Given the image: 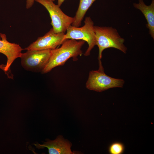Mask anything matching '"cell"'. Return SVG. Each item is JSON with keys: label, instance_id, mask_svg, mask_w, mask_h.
<instances>
[{"label": "cell", "instance_id": "6da1fadb", "mask_svg": "<svg viewBox=\"0 0 154 154\" xmlns=\"http://www.w3.org/2000/svg\"><path fill=\"white\" fill-rule=\"evenodd\" d=\"M85 42L84 40L73 39L64 40L60 47L51 50L49 61L42 73H47L55 67L64 65L70 58L74 61L77 60L78 56L82 54L81 48Z\"/></svg>", "mask_w": 154, "mask_h": 154}, {"label": "cell", "instance_id": "7a4b0ae2", "mask_svg": "<svg viewBox=\"0 0 154 154\" xmlns=\"http://www.w3.org/2000/svg\"><path fill=\"white\" fill-rule=\"evenodd\" d=\"M96 45L99 48L98 59L101 62L103 50L109 48H114L125 54L127 48L124 45V39L121 37L117 30L112 27L94 26Z\"/></svg>", "mask_w": 154, "mask_h": 154}, {"label": "cell", "instance_id": "3957f363", "mask_svg": "<svg viewBox=\"0 0 154 154\" xmlns=\"http://www.w3.org/2000/svg\"><path fill=\"white\" fill-rule=\"evenodd\" d=\"M99 64L98 70H92L89 72L86 83L87 88L101 92L112 88L123 87L125 83L123 80L108 76L104 72L102 62Z\"/></svg>", "mask_w": 154, "mask_h": 154}, {"label": "cell", "instance_id": "277c9868", "mask_svg": "<svg viewBox=\"0 0 154 154\" xmlns=\"http://www.w3.org/2000/svg\"><path fill=\"white\" fill-rule=\"evenodd\" d=\"M84 25L81 27L72 25L69 27L65 34L64 40L73 39L84 40L87 42L88 47L84 54L85 56L90 55L92 48L96 45V39L94 28V23L90 17H87Z\"/></svg>", "mask_w": 154, "mask_h": 154}, {"label": "cell", "instance_id": "5b68a950", "mask_svg": "<svg viewBox=\"0 0 154 154\" xmlns=\"http://www.w3.org/2000/svg\"><path fill=\"white\" fill-rule=\"evenodd\" d=\"M44 6L48 11L51 19V25L56 33L65 34L68 28L73 23L74 17L65 14L58 5L50 0H35Z\"/></svg>", "mask_w": 154, "mask_h": 154}, {"label": "cell", "instance_id": "8992f818", "mask_svg": "<svg viewBox=\"0 0 154 154\" xmlns=\"http://www.w3.org/2000/svg\"><path fill=\"white\" fill-rule=\"evenodd\" d=\"M51 50H27L22 53L20 57L22 66L26 70L41 72L49 61Z\"/></svg>", "mask_w": 154, "mask_h": 154}, {"label": "cell", "instance_id": "52a82bcc", "mask_svg": "<svg viewBox=\"0 0 154 154\" xmlns=\"http://www.w3.org/2000/svg\"><path fill=\"white\" fill-rule=\"evenodd\" d=\"M64 35L62 33H55L52 28L44 36L39 37L24 50H30L55 49L64 40Z\"/></svg>", "mask_w": 154, "mask_h": 154}, {"label": "cell", "instance_id": "ba28073f", "mask_svg": "<svg viewBox=\"0 0 154 154\" xmlns=\"http://www.w3.org/2000/svg\"><path fill=\"white\" fill-rule=\"evenodd\" d=\"M0 36L1 38H0V53L4 54L7 58L6 65L2 67L6 72L9 70L14 61L20 57L23 49L19 44L8 41L5 34L0 33Z\"/></svg>", "mask_w": 154, "mask_h": 154}, {"label": "cell", "instance_id": "9c48e42d", "mask_svg": "<svg viewBox=\"0 0 154 154\" xmlns=\"http://www.w3.org/2000/svg\"><path fill=\"white\" fill-rule=\"evenodd\" d=\"M38 149L46 147L49 154H73L77 152H72L71 149L72 144L68 140L64 139L61 135H59L54 140H48L43 144H34Z\"/></svg>", "mask_w": 154, "mask_h": 154}, {"label": "cell", "instance_id": "30bf717a", "mask_svg": "<svg viewBox=\"0 0 154 154\" xmlns=\"http://www.w3.org/2000/svg\"><path fill=\"white\" fill-rule=\"evenodd\" d=\"M134 7L143 13L147 22L146 26L149 29V33L154 39V0L151 4L146 5L143 0H139L138 3H133Z\"/></svg>", "mask_w": 154, "mask_h": 154}, {"label": "cell", "instance_id": "8fae6325", "mask_svg": "<svg viewBox=\"0 0 154 154\" xmlns=\"http://www.w3.org/2000/svg\"><path fill=\"white\" fill-rule=\"evenodd\" d=\"M96 0H80L79 6L74 17V21L72 25L79 27L88 9Z\"/></svg>", "mask_w": 154, "mask_h": 154}, {"label": "cell", "instance_id": "7c38bea8", "mask_svg": "<svg viewBox=\"0 0 154 154\" xmlns=\"http://www.w3.org/2000/svg\"><path fill=\"white\" fill-rule=\"evenodd\" d=\"M125 149V146L123 143L116 141L110 145L108 151L110 154H122L124 152Z\"/></svg>", "mask_w": 154, "mask_h": 154}, {"label": "cell", "instance_id": "4fadbf2b", "mask_svg": "<svg viewBox=\"0 0 154 154\" xmlns=\"http://www.w3.org/2000/svg\"><path fill=\"white\" fill-rule=\"evenodd\" d=\"M35 0H26V7L27 9L31 8L33 5Z\"/></svg>", "mask_w": 154, "mask_h": 154}, {"label": "cell", "instance_id": "5bb4252c", "mask_svg": "<svg viewBox=\"0 0 154 154\" xmlns=\"http://www.w3.org/2000/svg\"><path fill=\"white\" fill-rule=\"evenodd\" d=\"M53 2L55 0H50ZM65 0H58V5L60 7Z\"/></svg>", "mask_w": 154, "mask_h": 154}]
</instances>
